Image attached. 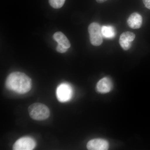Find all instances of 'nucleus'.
Masks as SVG:
<instances>
[{"instance_id": "5", "label": "nucleus", "mask_w": 150, "mask_h": 150, "mask_svg": "<svg viewBox=\"0 0 150 150\" xmlns=\"http://www.w3.org/2000/svg\"><path fill=\"white\" fill-rule=\"evenodd\" d=\"M35 140L29 137H22L14 143L13 146L14 150H32L36 146Z\"/></svg>"}, {"instance_id": "1", "label": "nucleus", "mask_w": 150, "mask_h": 150, "mask_svg": "<svg viewBox=\"0 0 150 150\" xmlns=\"http://www.w3.org/2000/svg\"><path fill=\"white\" fill-rule=\"evenodd\" d=\"M6 87L15 93L23 94L29 92L32 87V81L24 73L15 72L9 75L6 81Z\"/></svg>"}, {"instance_id": "15", "label": "nucleus", "mask_w": 150, "mask_h": 150, "mask_svg": "<svg viewBox=\"0 0 150 150\" xmlns=\"http://www.w3.org/2000/svg\"><path fill=\"white\" fill-rule=\"evenodd\" d=\"M96 1L98 3H103L107 1V0H96Z\"/></svg>"}, {"instance_id": "6", "label": "nucleus", "mask_w": 150, "mask_h": 150, "mask_svg": "<svg viewBox=\"0 0 150 150\" xmlns=\"http://www.w3.org/2000/svg\"><path fill=\"white\" fill-rule=\"evenodd\" d=\"M136 38L134 33L130 31L123 32L121 34L119 39V43L123 50H129L131 48V43Z\"/></svg>"}, {"instance_id": "10", "label": "nucleus", "mask_w": 150, "mask_h": 150, "mask_svg": "<svg viewBox=\"0 0 150 150\" xmlns=\"http://www.w3.org/2000/svg\"><path fill=\"white\" fill-rule=\"evenodd\" d=\"M53 38L58 44L61 45L65 48L69 49L71 47V43L66 35L61 32H57L54 33Z\"/></svg>"}, {"instance_id": "11", "label": "nucleus", "mask_w": 150, "mask_h": 150, "mask_svg": "<svg viewBox=\"0 0 150 150\" xmlns=\"http://www.w3.org/2000/svg\"><path fill=\"white\" fill-rule=\"evenodd\" d=\"M102 33L103 37L107 38H113L115 35V28L111 25L103 26Z\"/></svg>"}, {"instance_id": "12", "label": "nucleus", "mask_w": 150, "mask_h": 150, "mask_svg": "<svg viewBox=\"0 0 150 150\" xmlns=\"http://www.w3.org/2000/svg\"><path fill=\"white\" fill-rule=\"evenodd\" d=\"M65 1L66 0H49V3L53 8L58 9L64 6Z\"/></svg>"}, {"instance_id": "7", "label": "nucleus", "mask_w": 150, "mask_h": 150, "mask_svg": "<svg viewBox=\"0 0 150 150\" xmlns=\"http://www.w3.org/2000/svg\"><path fill=\"white\" fill-rule=\"evenodd\" d=\"M109 148V144L106 140L96 139L88 142L87 148L90 150H106Z\"/></svg>"}, {"instance_id": "8", "label": "nucleus", "mask_w": 150, "mask_h": 150, "mask_svg": "<svg viewBox=\"0 0 150 150\" xmlns=\"http://www.w3.org/2000/svg\"><path fill=\"white\" fill-rule=\"evenodd\" d=\"M112 83L109 78L105 77L101 79L98 82L96 89L98 92L106 93L109 92L112 88Z\"/></svg>"}, {"instance_id": "14", "label": "nucleus", "mask_w": 150, "mask_h": 150, "mask_svg": "<svg viewBox=\"0 0 150 150\" xmlns=\"http://www.w3.org/2000/svg\"><path fill=\"white\" fill-rule=\"evenodd\" d=\"M143 1L145 6L150 9V0H143Z\"/></svg>"}, {"instance_id": "4", "label": "nucleus", "mask_w": 150, "mask_h": 150, "mask_svg": "<svg viewBox=\"0 0 150 150\" xmlns=\"http://www.w3.org/2000/svg\"><path fill=\"white\" fill-rule=\"evenodd\" d=\"M90 40L93 45L99 46L103 43L102 27L97 23H91L88 26Z\"/></svg>"}, {"instance_id": "13", "label": "nucleus", "mask_w": 150, "mask_h": 150, "mask_svg": "<svg viewBox=\"0 0 150 150\" xmlns=\"http://www.w3.org/2000/svg\"><path fill=\"white\" fill-rule=\"evenodd\" d=\"M56 50L58 52L60 53H64L67 52L68 49L65 48L61 45L58 44L57 47H56Z\"/></svg>"}, {"instance_id": "2", "label": "nucleus", "mask_w": 150, "mask_h": 150, "mask_svg": "<svg viewBox=\"0 0 150 150\" xmlns=\"http://www.w3.org/2000/svg\"><path fill=\"white\" fill-rule=\"evenodd\" d=\"M30 116L33 120L36 121H43L47 119L50 116L49 108L43 103H33L28 108Z\"/></svg>"}, {"instance_id": "9", "label": "nucleus", "mask_w": 150, "mask_h": 150, "mask_svg": "<svg viewBox=\"0 0 150 150\" xmlns=\"http://www.w3.org/2000/svg\"><path fill=\"white\" fill-rule=\"evenodd\" d=\"M142 22L143 18L142 16L137 13L131 14L127 20L128 25L133 29L140 28L142 26Z\"/></svg>"}, {"instance_id": "3", "label": "nucleus", "mask_w": 150, "mask_h": 150, "mask_svg": "<svg viewBox=\"0 0 150 150\" xmlns=\"http://www.w3.org/2000/svg\"><path fill=\"white\" fill-rule=\"evenodd\" d=\"M74 90L69 83H64L60 84L56 90V96L59 102L65 103L70 101L72 98Z\"/></svg>"}]
</instances>
